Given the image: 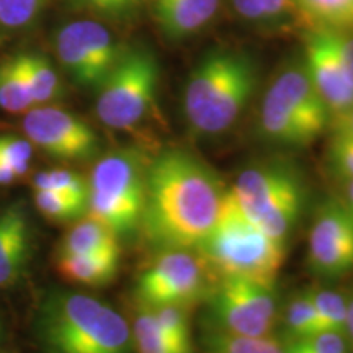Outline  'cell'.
I'll return each mask as SVG.
<instances>
[{"mask_svg":"<svg viewBox=\"0 0 353 353\" xmlns=\"http://www.w3.org/2000/svg\"><path fill=\"white\" fill-rule=\"evenodd\" d=\"M301 19L314 26V32L353 28V0H291Z\"/></svg>","mask_w":353,"mask_h":353,"instance_id":"cell-18","label":"cell"},{"mask_svg":"<svg viewBox=\"0 0 353 353\" xmlns=\"http://www.w3.org/2000/svg\"><path fill=\"white\" fill-rule=\"evenodd\" d=\"M195 250L218 278H244L270 286H275L286 257L285 242L254 226L228 190L214 228Z\"/></svg>","mask_w":353,"mask_h":353,"instance_id":"cell-4","label":"cell"},{"mask_svg":"<svg viewBox=\"0 0 353 353\" xmlns=\"http://www.w3.org/2000/svg\"><path fill=\"white\" fill-rule=\"evenodd\" d=\"M307 259L311 270L321 276L335 278L353 270V218L343 203L327 200L316 211Z\"/></svg>","mask_w":353,"mask_h":353,"instance_id":"cell-12","label":"cell"},{"mask_svg":"<svg viewBox=\"0 0 353 353\" xmlns=\"http://www.w3.org/2000/svg\"><path fill=\"white\" fill-rule=\"evenodd\" d=\"M206 353H285L283 343L268 337H241L210 329L203 341Z\"/></svg>","mask_w":353,"mask_h":353,"instance_id":"cell-22","label":"cell"},{"mask_svg":"<svg viewBox=\"0 0 353 353\" xmlns=\"http://www.w3.org/2000/svg\"><path fill=\"white\" fill-rule=\"evenodd\" d=\"M263 100L296 123L309 143L319 138L330 120L329 110L304 68L283 70L273 81Z\"/></svg>","mask_w":353,"mask_h":353,"instance_id":"cell-14","label":"cell"},{"mask_svg":"<svg viewBox=\"0 0 353 353\" xmlns=\"http://www.w3.org/2000/svg\"><path fill=\"white\" fill-rule=\"evenodd\" d=\"M50 0H0V26L8 32L30 28Z\"/></svg>","mask_w":353,"mask_h":353,"instance_id":"cell-28","label":"cell"},{"mask_svg":"<svg viewBox=\"0 0 353 353\" xmlns=\"http://www.w3.org/2000/svg\"><path fill=\"white\" fill-rule=\"evenodd\" d=\"M33 188L65 193V195L81 196L88 200V182L77 172L69 169H50L38 172L33 179Z\"/></svg>","mask_w":353,"mask_h":353,"instance_id":"cell-30","label":"cell"},{"mask_svg":"<svg viewBox=\"0 0 353 353\" xmlns=\"http://www.w3.org/2000/svg\"><path fill=\"white\" fill-rule=\"evenodd\" d=\"M151 157L139 148L113 149L101 156L88 180V211L118 237L141 228L145 179Z\"/></svg>","mask_w":353,"mask_h":353,"instance_id":"cell-6","label":"cell"},{"mask_svg":"<svg viewBox=\"0 0 353 353\" xmlns=\"http://www.w3.org/2000/svg\"><path fill=\"white\" fill-rule=\"evenodd\" d=\"M259 70L245 52L216 48L193 68L183 90V114L203 136L228 131L252 99Z\"/></svg>","mask_w":353,"mask_h":353,"instance_id":"cell-3","label":"cell"},{"mask_svg":"<svg viewBox=\"0 0 353 353\" xmlns=\"http://www.w3.org/2000/svg\"><path fill=\"white\" fill-rule=\"evenodd\" d=\"M32 255V232H25L0 250V288L12 285L23 273Z\"/></svg>","mask_w":353,"mask_h":353,"instance_id":"cell-29","label":"cell"},{"mask_svg":"<svg viewBox=\"0 0 353 353\" xmlns=\"http://www.w3.org/2000/svg\"><path fill=\"white\" fill-rule=\"evenodd\" d=\"M131 334L138 353H187L167 337L151 309L141 304L132 321Z\"/></svg>","mask_w":353,"mask_h":353,"instance_id":"cell-21","label":"cell"},{"mask_svg":"<svg viewBox=\"0 0 353 353\" xmlns=\"http://www.w3.org/2000/svg\"><path fill=\"white\" fill-rule=\"evenodd\" d=\"M33 144L19 136H0V185H12L30 172Z\"/></svg>","mask_w":353,"mask_h":353,"instance_id":"cell-23","label":"cell"},{"mask_svg":"<svg viewBox=\"0 0 353 353\" xmlns=\"http://www.w3.org/2000/svg\"><path fill=\"white\" fill-rule=\"evenodd\" d=\"M34 205L43 216L57 223L81 219L88 211L87 198L48 192V190H34Z\"/></svg>","mask_w":353,"mask_h":353,"instance_id":"cell-25","label":"cell"},{"mask_svg":"<svg viewBox=\"0 0 353 353\" xmlns=\"http://www.w3.org/2000/svg\"><path fill=\"white\" fill-rule=\"evenodd\" d=\"M335 44H337L339 56H341L343 68H345L348 77L353 82V38L345 37L343 33H335Z\"/></svg>","mask_w":353,"mask_h":353,"instance_id":"cell-35","label":"cell"},{"mask_svg":"<svg viewBox=\"0 0 353 353\" xmlns=\"http://www.w3.org/2000/svg\"><path fill=\"white\" fill-rule=\"evenodd\" d=\"M221 0H156L154 15L162 33L170 39H182L200 32L213 20Z\"/></svg>","mask_w":353,"mask_h":353,"instance_id":"cell-15","label":"cell"},{"mask_svg":"<svg viewBox=\"0 0 353 353\" xmlns=\"http://www.w3.org/2000/svg\"><path fill=\"white\" fill-rule=\"evenodd\" d=\"M283 347L291 353H348L345 335L335 332H317L296 341H286Z\"/></svg>","mask_w":353,"mask_h":353,"instance_id":"cell-31","label":"cell"},{"mask_svg":"<svg viewBox=\"0 0 353 353\" xmlns=\"http://www.w3.org/2000/svg\"><path fill=\"white\" fill-rule=\"evenodd\" d=\"M148 307V306H145ZM154 317L164 330L165 335L174 341L183 352L193 353L192 327H190V309L176 304H164V306L149 307Z\"/></svg>","mask_w":353,"mask_h":353,"instance_id":"cell-27","label":"cell"},{"mask_svg":"<svg viewBox=\"0 0 353 353\" xmlns=\"http://www.w3.org/2000/svg\"><path fill=\"white\" fill-rule=\"evenodd\" d=\"M285 353H291V352H286V350H285Z\"/></svg>","mask_w":353,"mask_h":353,"instance_id":"cell-41","label":"cell"},{"mask_svg":"<svg viewBox=\"0 0 353 353\" xmlns=\"http://www.w3.org/2000/svg\"><path fill=\"white\" fill-rule=\"evenodd\" d=\"M25 232H30V223L20 206H10L0 213V250Z\"/></svg>","mask_w":353,"mask_h":353,"instance_id":"cell-33","label":"cell"},{"mask_svg":"<svg viewBox=\"0 0 353 353\" xmlns=\"http://www.w3.org/2000/svg\"><path fill=\"white\" fill-rule=\"evenodd\" d=\"M263 12V20H278L293 6L291 0H260Z\"/></svg>","mask_w":353,"mask_h":353,"instance_id":"cell-37","label":"cell"},{"mask_svg":"<svg viewBox=\"0 0 353 353\" xmlns=\"http://www.w3.org/2000/svg\"><path fill=\"white\" fill-rule=\"evenodd\" d=\"M120 254H87L57 257V272L65 280L85 286L107 285L117 276Z\"/></svg>","mask_w":353,"mask_h":353,"instance_id":"cell-17","label":"cell"},{"mask_svg":"<svg viewBox=\"0 0 353 353\" xmlns=\"http://www.w3.org/2000/svg\"><path fill=\"white\" fill-rule=\"evenodd\" d=\"M306 69L312 85L327 107L330 118L353 108V82L343 68L334 32H314L306 41Z\"/></svg>","mask_w":353,"mask_h":353,"instance_id":"cell-13","label":"cell"},{"mask_svg":"<svg viewBox=\"0 0 353 353\" xmlns=\"http://www.w3.org/2000/svg\"><path fill=\"white\" fill-rule=\"evenodd\" d=\"M226 192L200 157L165 149L151 157L141 228L154 247L196 249L218 221Z\"/></svg>","mask_w":353,"mask_h":353,"instance_id":"cell-1","label":"cell"},{"mask_svg":"<svg viewBox=\"0 0 353 353\" xmlns=\"http://www.w3.org/2000/svg\"><path fill=\"white\" fill-rule=\"evenodd\" d=\"M19 61L34 107H41L59 99L63 92L61 81L48 57L37 52H23L19 54Z\"/></svg>","mask_w":353,"mask_h":353,"instance_id":"cell-19","label":"cell"},{"mask_svg":"<svg viewBox=\"0 0 353 353\" xmlns=\"http://www.w3.org/2000/svg\"><path fill=\"white\" fill-rule=\"evenodd\" d=\"M343 205H345L348 213H350L352 218H353V180L347 182V200H345V203H343Z\"/></svg>","mask_w":353,"mask_h":353,"instance_id":"cell-40","label":"cell"},{"mask_svg":"<svg viewBox=\"0 0 353 353\" xmlns=\"http://www.w3.org/2000/svg\"><path fill=\"white\" fill-rule=\"evenodd\" d=\"M329 165L334 175L350 182L353 180V136L335 131L329 144Z\"/></svg>","mask_w":353,"mask_h":353,"instance_id":"cell-32","label":"cell"},{"mask_svg":"<svg viewBox=\"0 0 353 353\" xmlns=\"http://www.w3.org/2000/svg\"><path fill=\"white\" fill-rule=\"evenodd\" d=\"M205 304L213 330L241 337H268L275 329V286L244 278H218Z\"/></svg>","mask_w":353,"mask_h":353,"instance_id":"cell-9","label":"cell"},{"mask_svg":"<svg viewBox=\"0 0 353 353\" xmlns=\"http://www.w3.org/2000/svg\"><path fill=\"white\" fill-rule=\"evenodd\" d=\"M161 68L145 48L125 50L97 88V117L112 130H132L156 103Z\"/></svg>","mask_w":353,"mask_h":353,"instance_id":"cell-7","label":"cell"},{"mask_svg":"<svg viewBox=\"0 0 353 353\" xmlns=\"http://www.w3.org/2000/svg\"><path fill=\"white\" fill-rule=\"evenodd\" d=\"M33 107L19 54L2 61L0 63V108L8 113H26Z\"/></svg>","mask_w":353,"mask_h":353,"instance_id":"cell-20","label":"cell"},{"mask_svg":"<svg viewBox=\"0 0 353 353\" xmlns=\"http://www.w3.org/2000/svg\"><path fill=\"white\" fill-rule=\"evenodd\" d=\"M345 335L348 337V341L353 345V298L348 301V312H347V329H345Z\"/></svg>","mask_w":353,"mask_h":353,"instance_id":"cell-39","label":"cell"},{"mask_svg":"<svg viewBox=\"0 0 353 353\" xmlns=\"http://www.w3.org/2000/svg\"><path fill=\"white\" fill-rule=\"evenodd\" d=\"M232 6L236 8L237 15L242 19L255 21V20H263V12L262 6H260V0H232Z\"/></svg>","mask_w":353,"mask_h":353,"instance_id":"cell-36","label":"cell"},{"mask_svg":"<svg viewBox=\"0 0 353 353\" xmlns=\"http://www.w3.org/2000/svg\"><path fill=\"white\" fill-rule=\"evenodd\" d=\"M228 193L254 226L280 242H286L306 203L299 172L278 161L242 170Z\"/></svg>","mask_w":353,"mask_h":353,"instance_id":"cell-5","label":"cell"},{"mask_svg":"<svg viewBox=\"0 0 353 353\" xmlns=\"http://www.w3.org/2000/svg\"><path fill=\"white\" fill-rule=\"evenodd\" d=\"M218 280L214 272L195 249L162 250L136 281L141 306L164 304L192 307L205 303Z\"/></svg>","mask_w":353,"mask_h":353,"instance_id":"cell-8","label":"cell"},{"mask_svg":"<svg viewBox=\"0 0 353 353\" xmlns=\"http://www.w3.org/2000/svg\"><path fill=\"white\" fill-rule=\"evenodd\" d=\"M87 254H120V237L90 214L69 229L57 249V257Z\"/></svg>","mask_w":353,"mask_h":353,"instance_id":"cell-16","label":"cell"},{"mask_svg":"<svg viewBox=\"0 0 353 353\" xmlns=\"http://www.w3.org/2000/svg\"><path fill=\"white\" fill-rule=\"evenodd\" d=\"M26 139L61 161H87L100 151L95 131L82 118L56 107H33L23 118Z\"/></svg>","mask_w":353,"mask_h":353,"instance_id":"cell-11","label":"cell"},{"mask_svg":"<svg viewBox=\"0 0 353 353\" xmlns=\"http://www.w3.org/2000/svg\"><path fill=\"white\" fill-rule=\"evenodd\" d=\"M70 2L79 8H85L112 19H120L134 10L139 0H70Z\"/></svg>","mask_w":353,"mask_h":353,"instance_id":"cell-34","label":"cell"},{"mask_svg":"<svg viewBox=\"0 0 353 353\" xmlns=\"http://www.w3.org/2000/svg\"><path fill=\"white\" fill-rule=\"evenodd\" d=\"M319 317L321 332H335L345 335L348 301L337 291L316 288L309 291Z\"/></svg>","mask_w":353,"mask_h":353,"instance_id":"cell-26","label":"cell"},{"mask_svg":"<svg viewBox=\"0 0 353 353\" xmlns=\"http://www.w3.org/2000/svg\"><path fill=\"white\" fill-rule=\"evenodd\" d=\"M334 121H335V131H342L353 136V108L350 112L334 118Z\"/></svg>","mask_w":353,"mask_h":353,"instance_id":"cell-38","label":"cell"},{"mask_svg":"<svg viewBox=\"0 0 353 353\" xmlns=\"http://www.w3.org/2000/svg\"><path fill=\"white\" fill-rule=\"evenodd\" d=\"M34 334L43 353H138L125 317L101 299L64 290L41 299Z\"/></svg>","mask_w":353,"mask_h":353,"instance_id":"cell-2","label":"cell"},{"mask_svg":"<svg viewBox=\"0 0 353 353\" xmlns=\"http://www.w3.org/2000/svg\"><path fill=\"white\" fill-rule=\"evenodd\" d=\"M107 26L94 20L65 23L56 34V54L77 85L99 88L123 54Z\"/></svg>","mask_w":353,"mask_h":353,"instance_id":"cell-10","label":"cell"},{"mask_svg":"<svg viewBox=\"0 0 353 353\" xmlns=\"http://www.w3.org/2000/svg\"><path fill=\"white\" fill-rule=\"evenodd\" d=\"M283 327L286 341H296V339L321 332L319 317H317L309 291L296 294L286 304L283 312Z\"/></svg>","mask_w":353,"mask_h":353,"instance_id":"cell-24","label":"cell"}]
</instances>
